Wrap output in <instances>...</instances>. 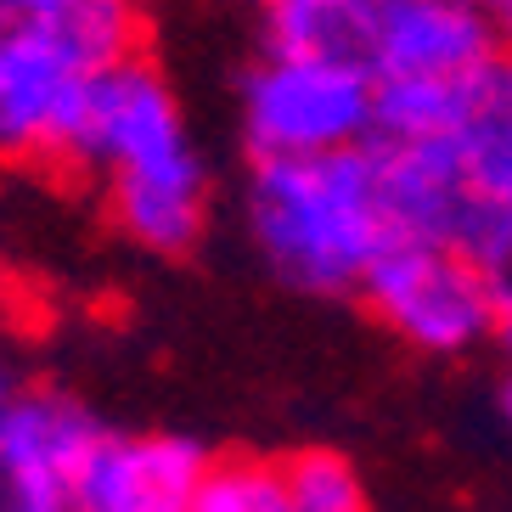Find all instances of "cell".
<instances>
[{"mask_svg": "<svg viewBox=\"0 0 512 512\" xmlns=\"http://www.w3.org/2000/svg\"><path fill=\"white\" fill-rule=\"evenodd\" d=\"M496 57L479 0H355V62L377 85H467Z\"/></svg>", "mask_w": 512, "mask_h": 512, "instance_id": "cell-5", "label": "cell"}, {"mask_svg": "<svg viewBox=\"0 0 512 512\" xmlns=\"http://www.w3.org/2000/svg\"><path fill=\"white\" fill-rule=\"evenodd\" d=\"M209 462L186 434H107L74 479V512H192Z\"/></svg>", "mask_w": 512, "mask_h": 512, "instance_id": "cell-9", "label": "cell"}, {"mask_svg": "<svg viewBox=\"0 0 512 512\" xmlns=\"http://www.w3.org/2000/svg\"><path fill=\"white\" fill-rule=\"evenodd\" d=\"M496 344L507 349V361H512V271L501 276V327H496Z\"/></svg>", "mask_w": 512, "mask_h": 512, "instance_id": "cell-14", "label": "cell"}, {"mask_svg": "<svg viewBox=\"0 0 512 512\" xmlns=\"http://www.w3.org/2000/svg\"><path fill=\"white\" fill-rule=\"evenodd\" d=\"M361 299L422 355H467L501 327V276L451 242H394L361 282Z\"/></svg>", "mask_w": 512, "mask_h": 512, "instance_id": "cell-4", "label": "cell"}, {"mask_svg": "<svg viewBox=\"0 0 512 512\" xmlns=\"http://www.w3.org/2000/svg\"><path fill=\"white\" fill-rule=\"evenodd\" d=\"M237 119L254 164L355 152L377 141V79L355 57L265 40L242 74Z\"/></svg>", "mask_w": 512, "mask_h": 512, "instance_id": "cell-3", "label": "cell"}, {"mask_svg": "<svg viewBox=\"0 0 512 512\" xmlns=\"http://www.w3.org/2000/svg\"><path fill=\"white\" fill-rule=\"evenodd\" d=\"M259 6H265V12H276V6H299V0H259Z\"/></svg>", "mask_w": 512, "mask_h": 512, "instance_id": "cell-16", "label": "cell"}, {"mask_svg": "<svg viewBox=\"0 0 512 512\" xmlns=\"http://www.w3.org/2000/svg\"><path fill=\"white\" fill-rule=\"evenodd\" d=\"M192 512H293L287 473L259 456H214Z\"/></svg>", "mask_w": 512, "mask_h": 512, "instance_id": "cell-11", "label": "cell"}, {"mask_svg": "<svg viewBox=\"0 0 512 512\" xmlns=\"http://www.w3.org/2000/svg\"><path fill=\"white\" fill-rule=\"evenodd\" d=\"M484 17H490V29H496V46L512 57V0H479Z\"/></svg>", "mask_w": 512, "mask_h": 512, "instance_id": "cell-13", "label": "cell"}, {"mask_svg": "<svg viewBox=\"0 0 512 512\" xmlns=\"http://www.w3.org/2000/svg\"><path fill=\"white\" fill-rule=\"evenodd\" d=\"M467 203L462 248L496 276L512 271V57L467 79L451 130L434 141Z\"/></svg>", "mask_w": 512, "mask_h": 512, "instance_id": "cell-6", "label": "cell"}, {"mask_svg": "<svg viewBox=\"0 0 512 512\" xmlns=\"http://www.w3.org/2000/svg\"><path fill=\"white\" fill-rule=\"evenodd\" d=\"M501 417H507V428H512V377H507V389H501Z\"/></svg>", "mask_w": 512, "mask_h": 512, "instance_id": "cell-15", "label": "cell"}, {"mask_svg": "<svg viewBox=\"0 0 512 512\" xmlns=\"http://www.w3.org/2000/svg\"><path fill=\"white\" fill-rule=\"evenodd\" d=\"M0 17L12 29L46 34L51 46L79 57L85 68H113L141 57V0H0Z\"/></svg>", "mask_w": 512, "mask_h": 512, "instance_id": "cell-10", "label": "cell"}, {"mask_svg": "<svg viewBox=\"0 0 512 512\" xmlns=\"http://www.w3.org/2000/svg\"><path fill=\"white\" fill-rule=\"evenodd\" d=\"M242 220L259 259L304 293H361L372 265L400 242L383 147L254 164Z\"/></svg>", "mask_w": 512, "mask_h": 512, "instance_id": "cell-2", "label": "cell"}, {"mask_svg": "<svg viewBox=\"0 0 512 512\" xmlns=\"http://www.w3.org/2000/svg\"><path fill=\"white\" fill-rule=\"evenodd\" d=\"M293 512H366L361 473L338 451H299L282 462Z\"/></svg>", "mask_w": 512, "mask_h": 512, "instance_id": "cell-12", "label": "cell"}, {"mask_svg": "<svg viewBox=\"0 0 512 512\" xmlns=\"http://www.w3.org/2000/svg\"><path fill=\"white\" fill-rule=\"evenodd\" d=\"M62 175L102 181L107 214L147 254H181L209 220V164L186 130L181 96L152 57L96 68Z\"/></svg>", "mask_w": 512, "mask_h": 512, "instance_id": "cell-1", "label": "cell"}, {"mask_svg": "<svg viewBox=\"0 0 512 512\" xmlns=\"http://www.w3.org/2000/svg\"><path fill=\"white\" fill-rule=\"evenodd\" d=\"M96 68L34 29H0V141L17 164L68 169Z\"/></svg>", "mask_w": 512, "mask_h": 512, "instance_id": "cell-7", "label": "cell"}, {"mask_svg": "<svg viewBox=\"0 0 512 512\" xmlns=\"http://www.w3.org/2000/svg\"><path fill=\"white\" fill-rule=\"evenodd\" d=\"M107 428L74 394L23 383L0 400V496L17 501H74V479Z\"/></svg>", "mask_w": 512, "mask_h": 512, "instance_id": "cell-8", "label": "cell"}]
</instances>
